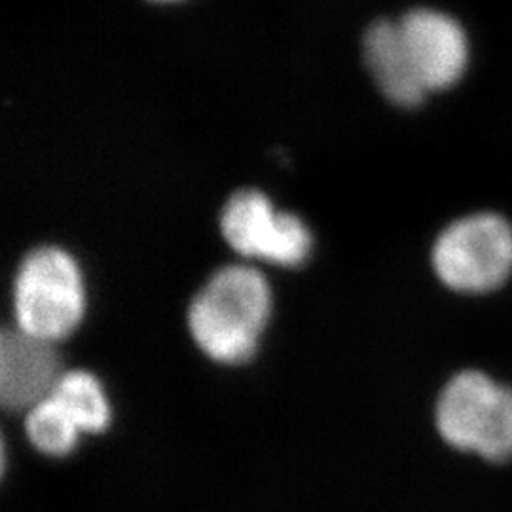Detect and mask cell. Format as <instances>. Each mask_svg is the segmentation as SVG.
<instances>
[{"label": "cell", "mask_w": 512, "mask_h": 512, "mask_svg": "<svg viewBox=\"0 0 512 512\" xmlns=\"http://www.w3.org/2000/svg\"><path fill=\"white\" fill-rule=\"evenodd\" d=\"M25 433L38 452L50 458L69 456L82 435L73 418L52 395L25 412Z\"/></svg>", "instance_id": "30bf717a"}, {"label": "cell", "mask_w": 512, "mask_h": 512, "mask_svg": "<svg viewBox=\"0 0 512 512\" xmlns=\"http://www.w3.org/2000/svg\"><path fill=\"white\" fill-rule=\"evenodd\" d=\"M399 27L425 92L448 90L467 73L469 38L452 16L420 8L404 14Z\"/></svg>", "instance_id": "8992f818"}, {"label": "cell", "mask_w": 512, "mask_h": 512, "mask_svg": "<svg viewBox=\"0 0 512 512\" xmlns=\"http://www.w3.org/2000/svg\"><path fill=\"white\" fill-rule=\"evenodd\" d=\"M272 313L266 277L249 266H226L203 285L188 308V330L203 353L239 365L256 353Z\"/></svg>", "instance_id": "6da1fadb"}, {"label": "cell", "mask_w": 512, "mask_h": 512, "mask_svg": "<svg viewBox=\"0 0 512 512\" xmlns=\"http://www.w3.org/2000/svg\"><path fill=\"white\" fill-rule=\"evenodd\" d=\"M16 329L57 344L78 329L86 311L82 274L73 256L59 247H40L25 256L14 283Z\"/></svg>", "instance_id": "7a4b0ae2"}, {"label": "cell", "mask_w": 512, "mask_h": 512, "mask_svg": "<svg viewBox=\"0 0 512 512\" xmlns=\"http://www.w3.org/2000/svg\"><path fill=\"white\" fill-rule=\"evenodd\" d=\"M63 376L55 344L19 329L0 340V403L10 412H27L48 399Z\"/></svg>", "instance_id": "52a82bcc"}, {"label": "cell", "mask_w": 512, "mask_h": 512, "mask_svg": "<svg viewBox=\"0 0 512 512\" xmlns=\"http://www.w3.org/2000/svg\"><path fill=\"white\" fill-rule=\"evenodd\" d=\"M440 437L450 446L501 463L512 458V387L465 370L440 393Z\"/></svg>", "instance_id": "3957f363"}, {"label": "cell", "mask_w": 512, "mask_h": 512, "mask_svg": "<svg viewBox=\"0 0 512 512\" xmlns=\"http://www.w3.org/2000/svg\"><path fill=\"white\" fill-rule=\"evenodd\" d=\"M152 2H177V0H152Z\"/></svg>", "instance_id": "8fae6325"}, {"label": "cell", "mask_w": 512, "mask_h": 512, "mask_svg": "<svg viewBox=\"0 0 512 512\" xmlns=\"http://www.w3.org/2000/svg\"><path fill=\"white\" fill-rule=\"evenodd\" d=\"M220 232L239 255L285 268L300 266L311 251L306 224L277 211L258 190H239L228 200L220 215Z\"/></svg>", "instance_id": "5b68a950"}, {"label": "cell", "mask_w": 512, "mask_h": 512, "mask_svg": "<svg viewBox=\"0 0 512 512\" xmlns=\"http://www.w3.org/2000/svg\"><path fill=\"white\" fill-rule=\"evenodd\" d=\"M363 54L376 86L393 105L414 109L423 103L427 92L406 52L399 21L372 23L363 40Z\"/></svg>", "instance_id": "ba28073f"}, {"label": "cell", "mask_w": 512, "mask_h": 512, "mask_svg": "<svg viewBox=\"0 0 512 512\" xmlns=\"http://www.w3.org/2000/svg\"><path fill=\"white\" fill-rule=\"evenodd\" d=\"M57 403L88 435L103 433L110 423V404L101 382L86 370L63 372L52 393Z\"/></svg>", "instance_id": "9c48e42d"}, {"label": "cell", "mask_w": 512, "mask_h": 512, "mask_svg": "<svg viewBox=\"0 0 512 512\" xmlns=\"http://www.w3.org/2000/svg\"><path fill=\"white\" fill-rule=\"evenodd\" d=\"M431 260L452 291H495L512 274V224L497 213L467 215L440 232Z\"/></svg>", "instance_id": "277c9868"}]
</instances>
